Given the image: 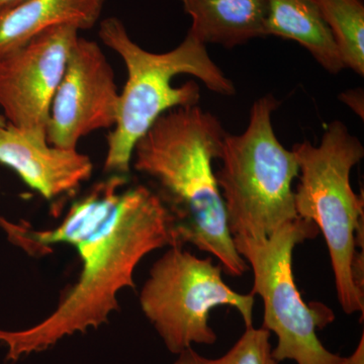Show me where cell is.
<instances>
[{"mask_svg": "<svg viewBox=\"0 0 364 364\" xmlns=\"http://www.w3.org/2000/svg\"><path fill=\"white\" fill-rule=\"evenodd\" d=\"M0 226L30 255H44L52 246L67 244L81 261L77 282L42 322L20 331L0 329L9 363L107 324L119 310V291L135 289L139 263L156 249L173 246L171 215L156 191L130 186L128 176L121 174L95 183L52 229L35 230L1 217Z\"/></svg>", "mask_w": 364, "mask_h": 364, "instance_id": "obj_1", "label": "cell"}, {"mask_svg": "<svg viewBox=\"0 0 364 364\" xmlns=\"http://www.w3.org/2000/svg\"><path fill=\"white\" fill-rule=\"evenodd\" d=\"M226 135L218 117L200 105L176 107L158 117L136 142L131 166L156 186L171 215L173 246L191 244L238 277L249 265L235 247L213 169Z\"/></svg>", "mask_w": 364, "mask_h": 364, "instance_id": "obj_2", "label": "cell"}, {"mask_svg": "<svg viewBox=\"0 0 364 364\" xmlns=\"http://www.w3.org/2000/svg\"><path fill=\"white\" fill-rule=\"evenodd\" d=\"M98 37L123 60L128 79L119 92V111L114 130L107 139L105 171L128 176L134 148L157 121L158 117L176 107L198 105L200 88L191 80L172 85L181 74L202 81L208 90L223 97H233V81L213 61L207 47L188 33L171 51H146L134 42L123 21L114 16L100 21Z\"/></svg>", "mask_w": 364, "mask_h": 364, "instance_id": "obj_3", "label": "cell"}, {"mask_svg": "<svg viewBox=\"0 0 364 364\" xmlns=\"http://www.w3.org/2000/svg\"><path fill=\"white\" fill-rule=\"evenodd\" d=\"M299 182L294 191L296 214L313 222L329 251L335 287L347 315H364V291L355 279L358 242L363 239V196L352 189V169L364 157V148L346 124H328L318 145L294 144Z\"/></svg>", "mask_w": 364, "mask_h": 364, "instance_id": "obj_4", "label": "cell"}, {"mask_svg": "<svg viewBox=\"0 0 364 364\" xmlns=\"http://www.w3.org/2000/svg\"><path fill=\"white\" fill-rule=\"evenodd\" d=\"M279 107L272 95L258 98L246 130L225 136L222 166L215 176L233 238L262 240L299 218L293 191L298 159L273 129L272 114Z\"/></svg>", "mask_w": 364, "mask_h": 364, "instance_id": "obj_5", "label": "cell"}, {"mask_svg": "<svg viewBox=\"0 0 364 364\" xmlns=\"http://www.w3.org/2000/svg\"><path fill=\"white\" fill-rule=\"evenodd\" d=\"M318 234L313 222L299 218L262 240L233 238L237 251L252 268L251 294L262 299L264 315L261 327L277 336L272 354L277 363H343L344 358L328 350L316 334V329L330 324L334 315L321 304L306 305L294 279V248Z\"/></svg>", "mask_w": 364, "mask_h": 364, "instance_id": "obj_6", "label": "cell"}, {"mask_svg": "<svg viewBox=\"0 0 364 364\" xmlns=\"http://www.w3.org/2000/svg\"><path fill=\"white\" fill-rule=\"evenodd\" d=\"M222 270L212 258L196 257L181 246H170L151 268L139 301L144 315L172 354L177 355L193 344L217 342L210 325V311L217 306L236 309L246 327L253 326L255 298L227 286Z\"/></svg>", "mask_w": 364, "mask_h": 364, "instance_id": "obj_7", "label": "cell"}, {"mask_svg": "<svg viewBox=\"0 0 364 364\" xmlns=\"http://www.w3.org/2000/svg\"><path fill=\"white\" fill-rule=\"evenodd\" d=\"M80 31L54 26L0 60V107L7 124L47 136L53 98Z\"/></svg>", "mask_w": 364, "mask_h": 364, "instance_id": "obj_8", "label": "cell"}, {"mask_svg": "<svg viewBox=\"0 0 364 364\" xmlns=\"http://www.w3.org/2000/svg\"><path fill=\"white\" fill-rule=\"evenodd\" d=\"M119 102L114 70L102 48L95 41L78 37L53 98L48 142L77 149L83 136L114 128Z\"/></svg>", "mask_w": 364, "mask_h": 364, "instance_id": "obj_9", "label": "cell"}, {"mask_svg": "<svg viewBox=\"0 0 364 364\" xmlns=\"http://www.w3.org/2000/svg\"><path fill=\"white\" fill-rule=\"evenodd\" d=\"M0 163L48 200L75 191L93 171L90 158L77 149L56 147L47 136L9 124L0 127Z\"/></svg>", "mask_w": 364, "mask_h": 364, "instance_id": "obj_10", "label": "cell"}, {"mask_svg": "<svg viewBox=\"0 0 364 364\" xmlns=\"http://www.w3.org/2000/svg\"><path fill=\"white\" fill-rule=\"evenodd\" d=\"M105 0H26L0 14V60L54 26L90 30L102 16Z\"/></svg>", "mask_w": 364, "mask_h": 364, "instance_id": "obj_11", "label": "cell"}, {"mask_svg": "<svg viewBox=\"0 0 364 364\" xmlns=\"http://www.w3.org/2000/svg\"><path fill=\"white\" fill-rule=\"evenodd\" d=\"M191 18L188 32L227 49L265 37L267 0H179Z\"/></svg>", "mask_w": 364, "mask_h": 364, "instance_id": "obj_12", "label": "cell"}, {"mask_svg": "<svg viewBox=\"0 0 364 364\" xmlns=\"http://www.w3.org/2000/svg\"><path fill=\"white\" fill-rule=\"evenodd\" d=\"M264 35L298 43L326 71L343 70L341 57L314 0H267Z\"/></svg>", "mask_w": 364, "mask_h": 364, "instance_id": "obj_13", "label": "cell"}, {"mask_svg": "<svg viewBox=\"0 0 364 364\" xmlns=\"http://www.w3.org/2000/svg\"><path fill=\"white\" fill-rule=\"evenodd\" d=\"M341 57L344 68L364 75L363 0H314Z\"/></svg>", "mask_w": 364, "mask_h": 364, "instance_id": "obj_14", "label": "cell"}, {"mask_svg": "<svg viewBox=\"0 0 364 364\" xmlns=\"http://www.w3.org/2000/svg\"><path fill=\"white\" fill-rule=\"evenodd\" d=\"M273 358L270 332L264 328L246 327L236 343L218 358L200 355L193 347L177 354L173 364H279Z\"/></svg>", "mask_w": 364, "mask_h": 364, "instance_id": "obj_15", "label": "cell"}, {"mask_svg": "<svg viewBox=\"0 0 364 364\" xmlns=\"http://www.w3.org/2000/svg\"><path fill=\"white\" fill-rule=\"evenodd\" d=\"M342 364H364L363 334L361 336L360 341H359L358 348L352 353V355L348 356V358H344Z\"/></svg>", "mask_w": 364, "mask_h": 364, "instance_id": "obj_16", "label": "cell"}, {"mask_svg": "<svg viewBox=\"0 0 364 364\" xmlns=\"http://www.w3.org/2000/svg\"><path fill=\"white\" fill-rule=\"evenodd\" d=\"M26 0H0V14L14 9V7L20 6Z\"/></svg>", "mask_w": 364, "mask_h": 364, "instance_id": "obj_17", "label": "cell"}, {"mask_svg": "<svg viewBox=\"0 0 364 364\" xmlns=\"http://www.w3.org/2000/svg\"><path fill=\"white\" fill-rule=\"evenodd\" d=\"M7 122L6 119V117L2 116V114H0V127L6 126Z\"/></svg>", "mask_w": 364, "mask_h": 364, "instance_id": "obj_18", "label": "cell"}]
</instances>
